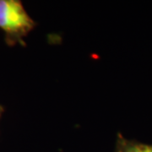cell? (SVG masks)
Instances as JSON below:
<instances>
[{"label":"cell","instance_id":"obj_1","mask_svg":"<svg viewBox=\"0 0 152 152\" xmlns=\"http://www.w3.org/2000/svg\"><path fill=\"white\" fill-rule=\"evenodd\" d=\"M36 22L29 16L19 0H0V29L5 33V42L9 46H24L26 37Z\"/></svg>","mask_w":152,"mask_h":152},{"label":"cell","instance_id":"obj_2","mask_svg":"<svg viewBox=\"0 0 152 152\" xmlns=\"http://www.w3.org/2000/svg\"><path fill=\"white\" fill-rule=\"evenodd\" d=\"M115 152H152V145L128 140L118 134Z\"/></svg>","mask_w":152,"mask_h":152},{"label":"cell","instance_id":"obj_3","mask_svg":"<svg viewBox=\"0 0 152 152\" xmlns=\"http://www.w3.org/2000/svg\"><path fill=\"white\" fill-rule=\"evenodd\" d=\"M3 111H4V109H3V107L0 106V117H1V114H2V113H3Z\"/></svg>","mask_w":152,"mask_h":152}]
</instances>
